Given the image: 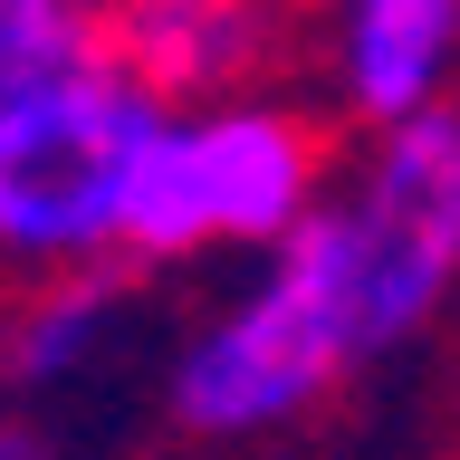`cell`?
<instances>
[{
	"label": "cell",
	"mask_w": 460,
	"mask_h": 460,
	"mask_svg": "<svg viewBox=\"0 0 460 460\" xmlns=\"http://www.w3.org/2000/svg\"><path fill=\"white\" fill-rule=\"evenodd\" d=\"M164 115L172 106L125 58H96L77 77L0 106V288L125 269Z\"/></svg>",
	"instance_id": "6da1fadb"
},
{
	"label": "cell",
	"mask_w": 460,
	"mask_h": 460,
	"mask_svg": "<svg viewBox=\"0 0 460 460\" xmlns=\"http://www.w3.org/2000/svg\"><path fill=\"white\" fill-rule=\"evenodd\" d=\"M336 135L307 96L250 86L211 106H172L135 192L125 269H192V259H269L326 211Z\"/></svg>",
	"instance_id": "7a4b0ae2"
},
{
	"label": "cell",
	"mask_w": 460,
	"mask_h": 460,
	"mask_svg": "<svg viewBox=\"0 0 460 460\" xmlns=\"http://www.w3.org/2000/svg\"><path fill=\"white\" fill-rule=\"evenodd\" d=\"M374 355H394L460 297V106L345 154L316 211Z\"/></svg>",
	"instance_id": "3957f363"
},
{
	"label": "cell",
	"mask_w": 460,
	"mask_h": 460,
	"mask_svg": "<svg viewBox=\"0 0 460 460\" xmlns=\"http://www.w3.org/2000/svg\"><path fill=\"white\" fill-rule=\"evenodd\" d=\"M316 67H326V106L355 135H402L451 115L460 77V0H345L316 29Z\"/></svg>",
	"instance_id": "277c9868"
},
{
	"label": "cell",
	"mask_w": 460,
	"mask_h": 460,
	"mask_svg": "<svg viewBox=\"0 0 460 460\" xmlns=\"http://www.w3.org/2000/svg\"><path fill=\"white\" fill-rule=\"evenodd\" d=\"M106 29H115V58L164 106L250 96L279 67V20L250 0H135V10H106Z\"/></svg>",
	"instance_id": "5b68a950"
},
{
	"label": "cell",
	"mask_w": 460,
	"mask_h": 460,
	"mask_svg": "<svg viewBox=\"0 0 460 460\" xmlns=\"http://www.w3.org/2000/svg\"><path fill=\"white\" fill-rule=\"evenodd\" d=\"M125 269H96V279H49V288H10L0 297V394H20V412L39 394H67L96 365H115L125 345Z\"/></svg>",
	"instance_id": "8992f818"
},
{
	"label": "cell",
	"mask_w": 460,
	"mask_h": 460,
	"mask_svg": "<svg viewBox=\"0 0 460 460\" xmlns=\"http://www.w3.org/2000/svg\"><path fill=\"white\" fill-rule=\"evenodd\" d=\"M96 58H115L106 10H86V0H0V106L77 77Z\"/></svg>",
	"instance_id": "52a82bcc"
},
{
	"label": "cell",
	"mask_w": 460,
	"mask_h": 460,
	"mask_svg": "<svg viewBox=\"0 0 460 460\" xmlns=\"http://www.w3.org/2000/svg\"><path fill=\"white\" fill-rule=\"evenodd\" d=\"M0 460H77L67 441H58L39 412H20V402H0Z\"/></svg>",
	"instance_id": "ba28073f"
}]
</instances>
